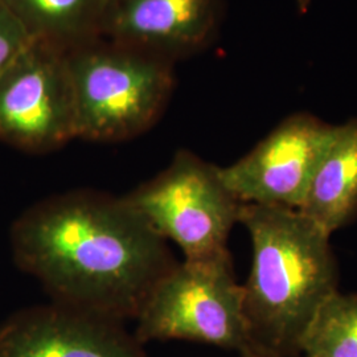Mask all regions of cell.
<instances>
[{
  "mask_svg": "<svg viewBox=\"0 0 357 357\" xmlns=\"http://www.w3.org/2000/svg\"><path fill=\"white\" fill-rule=\"evenodd\" d=\"M13 257L53 303L123 323L178 261L125 200L72 191L40 202L16 220Z\"/></svg>",
  "mask_w": 357,
  "mask_h": 357,
  "instance_id": "obj_1",
  "label": "cell"
},
{
  "mask_svg": "<svg viewBox=\"0 0 357 357\" xmlns=\"http://www.w3.org/2000/svg\"><path fill=\"white\" fill-rule=\"evenodd\" d=\"M240 224L253 246L243 284L250 348L271 356H299L310 323L337 291L331 236L296 209L282 206L243 204Z\"/></svg>",
  "mask_w": 357,
  "mask_h": 357,
  "instance_id": "obj_2",
  "label": "cell"
},
{
  "mask_svg": "<svg viewBox=\"0 0 357 357\" xmlns=\"http://www.w3.org/2000/svg\"><path fill=\"white\" fill-rule=\"evenodd\" d=\"M77 139L123 142L153 128L175 86V61L97 38L68 51Z\"/></svg>",
  "mask_w": 357,
  "mask_h": 357,
  "instance_id": "obj_3",
  "label": "cell"
},
{
  "mask_svg": "<svg viewBox=\"0 0 357 357\" xmlns=\"http://www.w3.org/2000/svg\"><path fill=\"white\" fill-rule=\"evenodd\" d=\"M134 336L150 342L185 340L238 354L250 348L243 286L229 250L176 262L156 282L135 317Z\"/></svg>",
  "mask_w": 357,
  "mask_h": 357,
  "instance_id": "obj_4",
  "label": "cell"
},
{
  "mask_svg": "<svg viewBox=\"0 0 357 357\" xmlns=\"http://www.w3.org/2000/svg\"><path fill=\"white\" fill-rule=\"evenodd\" d=\"M123 197L160 238L178 245L184 259L228 252L243 206L221 178L220 167L187 150Z\"/></svg>",
  "mask_w": 357,
  "mask_h": 357,
  "instance_id": "obj_5",
  "label": "cell"
},
{
  "mask_svg": "<svg viewBox=\"0 0 357 357\" xmlns=\"http://www.w3.org/2000/svg\"><path fill=\"white\" fill-rule=\"evenodd\" d=\"M0 137L35 151L77 139L68 51L32 38L0 78Z\"/></svg>",
  "mask_w": 357,
  "mask_h": 357,
  "instance_id": "obj_6",
  "label": "cell"
},
{
  "mask_svg": "<svg viewBox=\"0 0 357 357\" xmlns=\"http://www.w3.org/2000/svg\"><path fill=\"white\" fill-rule=\"evenodd\" d=\"M335 126L308 113H296L220 175L243 204L298 209Z\"/></svg>",
  "mask_w": 357,
  "mask_h": 357,
  "instance_id": "obj_7",
  "label": "cell"
},
{
  "mask_svg": "<svg viewBox=\"0 0 357 357\" xmlns=\"http://www.w3.org/2000/svg\"><path fill=\"white\" fill-rule=\"evenodd\" d=\"M0 357H147L123 323L52 303L0 324Z\"/></svg>",
  "mask_w": 357,
  "mask_h": 357,
  "instance_id": "obj_8",
  "label": "cell"
},
{
  "mask_svg": "<svg viewBox=\"0 0 357 357\" xmlns=\"http://www.w3.org/2000/svg\"><path fill=\"white\" fill-rule=\"evenodd\" d=\"M222 0H109L101 38L176 61L216 36Z\"/></svg>",
  "mask_w": 357,
  "mask_h": 357,
  "instance_id": "obj_9",
  "label": "cell"
},
{
  "mask_svg": "<svg viewBox=\"0 0 357 357\" xmlns=\"http://www.w3.org/2000/svg\"><path fill=\"white\" fill-rule=\"evenodd\" d=\"M299 213L331 236L357 215V118L333 128Z\"/></svg>",
  "mask_w": 357,
  "mask_h": 357,
  "instance_id": "obj_10",
  "label": "cell"
},
{
  "mask_svg": "<svg viewBox=\"0 0 357 357\" xmlns=\"http://www.w3.org/2000/svg\"><path fill=\"white\" fill-rule=\"evenodd\" d=\"M32 38L66 51L101 38L109 0H4Z\"/></svg>",
  "mask_w": 357,
  "mask_h": 357,
  "instance_id": "obj_11",
  "label": "cell"
},
{
  "mask_svg": "<svg viewBox=\"0 0 357 357\" xmlns=\"http://www.w3.org/2000/svg\"><path fill=\"white\" fill-rule=\"evenodd\" d=\"M303 357H357V294L339 290L320 306L302 339Z\"/></svg>",
  "mask_w": 357,
  "mask_h": 357,
  "instance_id": "obj_12",
  "label": "cell"
},
{
  "mask_svg": "<svg viewBox=\"0 0 357 357\" xmlns=\"http://www.w3.org/2000/svg\"><path fill=\"white\" fill-rule=\"evenodd\" d=\"M32 38L4 0H0V78L24 52Z\"/></svg>",
  "mask_w": 357,
  "mask_h": 357,
  "instance_id": "obj_13",
  "label": "cell"
},
{
  "mask_svg": "<svg viewBox=\"0 0 357 357\" xmlns=\"http://www.w3.org/2000/svg\"><path fill=\"white\" fill-rule=\"evenodd\" d=\"M240 357H275L268 355L265 352H261V351H257L255 348H248L243 352H240Z\"/></svg>",
  "mask_w": 357,
  "mask_h": 357,
  "instance_id": "obj_14",
  "label": "cell"
}]
</instances>
